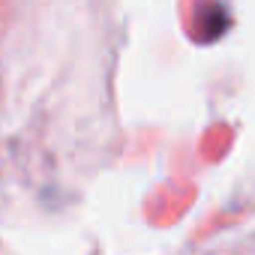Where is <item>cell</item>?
Here are the masks:
<instances>
[]
</instances>
